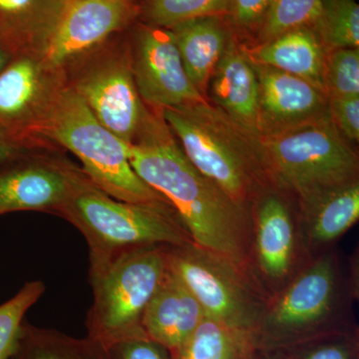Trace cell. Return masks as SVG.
Masks as SVG:
<instances>
[{"instance_id":"6da1fadb","label":"cell","mask_w":359,"mask_h":359,"mask_svg":"<svg viewBox=\"0 0 359 359\" xmlns=\"http://www.w3.org/2000/svg\"><path fill=\"white\" fill-rule=\"evenodd\" d=\"M128 156L136 174L169 202L196 245L250 271L252 214L194 166L159 113H149L128 144Z\"/></svg>"},{"instance_id":"7a4b0ae2","label":"cell","mask_w":359,"mask_h":359,"mask_svg":"<svg viewBox=\"0 0 359 359\" xmlns=\"http://www.w3.org/2000/svg\"><path fill=\"white\" fill-rule=\"evenodd\" d=\"M358 263L337 248L318 255L283 290L269 297L252 339L255 347L276 351L355 330Z\"/></svg>"},{"instance_id":"3957f363","label":"cell","mask_w":359,"mask_h":359,"mask_svg":"<svg viewBox=\"0 0 359 359\" xmlns=\"http://www.w3.org/2000/svg\"><path fill=\"white\" fill-rule=\"evenodd\" d=\"M159 114L194 166L238 205L250 212L262 196L278 189L259 137L208 101Z\"/></svg>"},{"instance_id":"277c9868","label":"cell","mask_w":359,"mask_h":359,"mask_svg":"<svg viewBox=\"0 0 359 359\" xmlns=\"http://www.w3.org/2000/svg\"><path fill=\"white\" fill-rule=\"evenodd\" d=\"M171 245H149L89 255L93 304L87 337L109 347L142 337V318L169 269Z\"/></svg>"},{"instance_id":"5b68a950","label":"cell","mask_w":359,"mask_h":359,"mask_svg":"<svg viewBox=\"0 0 359 359\" xmlns=\"http://www.w3.org/2000/svg\"><path fill=\"white\" fill-rule=\"evenodd\" d=\"M280 190L304 207L325 194L359 183L358 155L327 114L259 137Z\"/></svg>"},{"instance_id":"8992f818","label":"cell","mask_w":359,"mask_h":359,"mask_svg":"<svg viewBox=\"0 0 359 359\" xmlns=\"http://www.w3.org/2000/svg\"><path fill=\"white\" fill-rule=\"evenodd\" d=\"M39 134L76 156L86 176L110 197L133 204L172 208L134 171L128 144L101 124L67 84Z\"/></svg>"},{"instance_id":"52a82bcc","label":"cell","mask_w":359,"mask_h":359,"mask_svg":"<svg viewBox=\"0 0 359 359\" xmlns=\"http://www.w3.org/2000/svg\"><path fill=\"white\" fill-rule=\"evenodd\" d=\"M58 217L86 238L89 255H106L139 245L192 244L172 208L133 204L110 197L79 168Z\"/></svg>"},{"instance_id":"ba28073f","label":"cell","mask_w":359,"mask_h":359,"mask_svg":"<svg viewBox=\"0 0 359 359\" xmlns=\"http://www.w3.org/2000/svg\"><path fill=\"white\" fill-rule=\"evenodd\" d=\"M169 266L199 302L205 316L252 334L269 297L248 269L195 243L171 245Z\"/></svg>"},{"instance_id":"9c48e42d","label":"cell","mask_w":359,"mask_h":359,"mask_svg":"<svg viewBox=\"0 0 359 359\" xmlns=\"http://www.w3.org/2000/svg\"><path fill=\"white\" fill-rule=\"evenodd\" d=\"M68 66L72 71L66 84L101 124L125 143H131L150 113L137 89L131 56L114 49L97 50L96 47Z\"/></svg>"},{"instance_id":"30bf717a","label":"cell","mask_w":359,"mask_h":359,"mask_svg":"<svg viewBox=\"0 0 359 359\" xmlns=\"http://www.w3.org/2000/svg\"><path fill=\"white\" fill-rule=\"evenodd\" d=\"M280 189L264 194L252 205L250 273L269 299L283 290L311 257L302 244L297 204Z\"/></svg>"},{"instance_id":"8fae6325","label":"cell","mask_w":359,"mask_h":359,"mask_svg":"<svg viewBox=\"0 0 359 359\" xmlns=\"http://www.w3.org/2000/svg\"><path fill=\"white\" fill-rule=\"evenodd\" d=\"M130 56L142 101L158 113L207 101L187 74L173 32L168 28L142 26Z\"/></svg>"},{"instance_id":"7c38bea8","label":"cell","mask_w":359,"mask_h":359,"mask_svg":"<svg viewBox=\"0 0 359 359\" xmlns=\"http://www.w3.org/2000/svg\"><path fill=\"white\" fill-rule=\"evenodd\" d=\"M65 85V69L43 55H16L0 72V124L28 145L25 134H39Z\"/></svg>"},{"instance_id":"4fadbf2b","label":"cell","mask_w":359,"mask_h":359,"mask_svg":"<svg viewBox=\"0 0 359 359\" xmlns=\"http://www.w3.org/2000/svg\"><path fill=\"white\" fill-rule=\"evenodd\" d=\"M79 168L60 158L28 156L0 167V216L37 211L58 216Z\"/></svg>"},{"instance_id":"5bb4252c","label":"cell","mask_w":359,"mask_h":359,"mask_svg":"<svg viewBox=\"0 0 359 359\" xmlns=\"http://www.w3.org/2000/svg\"><path fill=\"white\" fill-rule=\"evenodd\" d=\"M134 13L130 1L69 0L45 51V60L63 69L73 59L100 46Z\"/></svg>"},{"instance_id":"9a60e30c","label":"cell","mask_w":359,"mask_h":359,"mask_svg":"<svg viewBox=\"0 0 359 359\" xmlns=\"http://www.w3.org/2000/svg\"><path fill=\"white\" fill-rule=\"evenodd\" d=\"M252 65L259 80V137L328 112V97L316 85L269 66Z\"/></svg>"},{"instance_id":"2e32d148","label":"cell","mask_w":359,"mask_h":359,"mask_svg":"<svg viewBox=\"0 0 359 359\" xmlns=\"http://www.w3.org/2000/svg\"><path fill=\"white\" fill-rule=\"evenodd\" d=\"M208 87L215 107L245 131L259 137V80L252 60L233 40Z\"/></svg>"},{"instance_id":"e0dca14e","label":"cell","mask_w":359,"mask_h":359,"mask_svg":"<svg viewBox=\"0 0 359 359\" xmlns=\"http://www.w3.org/2000/svg\"><path fill=\"white\" fill-rule=\"evenodd\" d=\"M205 316L199 302L169 266L145 309L142 328L146 337L173 353L183 346Z\"/></svg>"},{"instance_id":"ac0fdd59","label":"cell","mask_w":359,"mask_h":359,"mask_svg":"<svg viewBox=\"0 0 359 359\" xmlns=\"http://www.w3.org/2000/svg\"><path fill=\"white\" fill-rule=\"evenodd\" d=\"M69 0H0V43L11 54L44 55Z\"/></svg>"},{"instance_id":"d6986e66","label":"cell","mask_w":359,"mask_h":359,"mask_svg":"<svg viewBox=\"0 0 359 359\" xmlns=\"http://www.w3.org/2000/svg\"><path fill=\"white\" fill-rule=\"evenodd\" d=\"M302 244L311 259L332 249L359 219V183L297 207Z\"/></svg>"},{"instance_id":"ffe728a7","label":"cell","mask_w":359,"mask_h":359,"mask_svg":"<svg viewBox=\"0 0 359 359\" xmlns=\"http://www.w3.org/2000/svg\"><path fill=\"white\" fill-rule=\"evenodd\" d=\"M327 53L313 28L304 26L262 42L247 54L252 62L302 78L325 91Z\"/></svg>"},{"instance_id":"44dd1931","label":"cell","mask_w":359,"mask_h":359,"mask_svg":"<svg viewBox=\"0 0 359 359\" xmlns=\"http://www.w3.org/2000/svg\"><path fill=\"white\" fill-rule=\"evenodd\" d=\"M168 29L173 32L187 74L205 97L212 72L231 40L226 25L219 15L205 16Z\"/></svg>"},{"instance_id":"7402d4cb","label":"cell","mask_w":359,"mask_h":359,"mask_svg":"<svg viewBox=\"0 0 359 359\" xmlns=\"http://www.w3.org/2000/svg\"><path fill=\"white\" fill-rule=\"evenodd\" d=\"M255 349L250 332L205 316L183 346L170 353L172 359H249Z\"/></svg>"},{"instance_id":"603a6c76","label":"cell","mask_w":359,"mask_h":359,"mask_svg":"<svg viewBox=\"0 0 359 359\" xmlns=\"http://www.w3.org/2000/svg\"><path fill=\"white\" fill-rule=\"evenodd\" d=\"M11 359H111L107 347L86 337L76 339L23 323Z\"/></svg>"},{"instance_id":"cb8c5ba5","label":"cell","mask_w":359,"mask_h":359,"mask_svg":"<svg viewBox=\"0 0 359 359\" xmlns=\"http://www.w3.org/2000/svg\"><path fill=\"white\" fill-rule=\"evenodd\" d=\"M311 28L327 52L358 48L359 6L355 0H321L320 13Z\"/></svg>"},{"instance_id":"d4e9b609","label":"cell","mask_w":359,"mask_h":359,"mask_svg":"<svg viewBox=\"0 0 359 359\" xmlns=\"http://www.w3.org/2000/svg\"><path fill=\"white\" fill-rule=\"evenodd\" d=\"M231 0H148L144 15L149 25L171 28L179 23L228 13Z\"/></svg>"},{"instance_id":"484cf974","label":"cell","mask_w":359,"mask_h":359,"mask_svg":"<svg viewBox=\"0 0 359 359\" xmlns=\"http://www.w3.org/2000/svg\"><path fill=\"white\" fill-rule=\"evenodd\" d=\"M44 292L43 283L32 280L25 283L9 301L0 304V359H11L13 355L25 314Z\"/></svg>"},{"instance_id":"4316f807","label":"cell","mask_w":359,"mask_h":359,"mask_svg":"<svg viewBox=\"0 0 359 359\" xmlns=\"http://www.w3.org/2000/svg\"><path fill=\"white\" fill-rule=\"evenodd\" d=\"M321 0H271L261 25L263 42L304 26L313 25L320 13Z\"/></svg>"},{"instance_id":"83f0119b","label":"cell","mask_w":359,"mask_h":359,"mask_svg":"<svg viewBox=\"0 0 359 359\" xmlns=\"http://www.w3.org/2000/svg\"><path fill=\"white\" fill-rule=\"evenodd\" d=\"M323 88L328 98L359 97V48L327 52Z\"/></svg>"},{"instance_id":"f1b7e54d","label":"cell","mask_w":359,"mask_h":359,"mask_svg":"<svg viewBox=\"0 0 359 359\" xmlns=\"http://www.w3.org/2000/svg\"><path fill=\"white\" fill-rule=\"evenodd\" d=\"M276 353L282 359H358V339L355 330H353L311 340Z\"/></svg>"},{"instance_id":"f546056e","label":"cell","mask_w":359,"mask_h":359,"mask_svg":"<svg viewBox=\"0 0 359 359\" xmlns=\"http://www.w3.org/2000/svg\"><path fill=\"white\" fill-rule=\"evenodd\" d=\"M328 115L346 140L359 141V97L328 98Z\"/></svg>"},{"instance_id":"4dcf8cb0","label":"cell","mask_w":359,"mask_h":359,"mask_svg":"<svg viewBox=\"0 0 359 359\" xmlns=\"http://www.w3.org/2000/svg\"><path fill=\"white\" fill-rule=\"evenodd\" d=\"M107 349L111 359H172L167 348L146 335L121 340Z\"/></svg>"},{"instance_id":"1f68e13d","label":"cell","mask_w":359,"mask_h":359,"mask_svg":"<svg viewBox=\"0 0 359 359\" xmlns=\"http://www.w3.org/2000/svg\"><path fill=\"white\" fill-rule=\"evenodd\" d=\"M271 0H231L229 13L238 27L250 29L262 25Z\"/></svg>"},{"instance_id":"d6a6232c","label":"cell","mask_w":359,"mask_h":359,"mask_svg":"<svg viewBox=\"0 0 359 359\" xmlns=\"http://www.w3.org/2000/svg\"><path fill=\"white\" fill-rule=\"evenodd\" d=\"M28 149V145L18 142L0 143V167L27 154Z\"/></svg>"},{"instance_id":"836d02e7","label":"cell","mask_w":359,"mask_h":359,"mask_svg":"<svg viewBox=\"0 0 359 359\" xmlns=\"http://www.w3.org/2000/svg\"><path fill=\"white\" fill-rule=\"evenodd\" d=\"M249 359H282V358L276 351H262L256 348Z\"/></svg>"},{"instance_id":"e575fe53","label":"cell","mask_w":359,"mask_h":359,"mask_svg":"<svg viewBox=\"0 0 359 359\" xmlns=\"http://www.w3.org/2000/svg\"><path fill=\"white\" fill-rule=\"evenodd\" d=\"M6 142H18V143H22V142L18 141L9 130H7L6 127L0 124V143H6ZM26 145H27V144H26Z\"/></svg>"},{"instance_id":"d590c367","label":"cell","mask_w":359,"mask_h":359,"mask_svg":"<svg viewBox=\"0 0 359 359\" xmlns=\"http://www.w3.org/2000/svg\"><path fill=\"white\" fill-rule=\"evenodd\" d=\"M11 60V53L6 47L0 43V72L4 69V67L8 65L9 61Z\"/></svg>"},{"instance_id":"8d00e7d4","label":"cell","mask_w":359,"mask_h":359,"mask_svg":"<svg viewBox=\"0 0 359 359\" xmlns=\"http://www.w3.org/2000/svg\"><path fill=\"white\" fill-rule=\"evenodd\" d=\"M121 1H130V2H131V0H121Z\"/></svg>"}]
</instances>
